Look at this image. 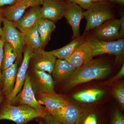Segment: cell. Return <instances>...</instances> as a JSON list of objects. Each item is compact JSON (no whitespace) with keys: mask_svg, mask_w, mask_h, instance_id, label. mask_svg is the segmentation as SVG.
Wrapping results in <instances>:
<instances>
[{"mask_svg":"<svg viewBox=\"0 0 124 124\" xmlns=\"http://www.w3.org/2000/svg\"><path fill=\"white\" fill-rule=\"evenodd\" d=\"M110 66L100 60H88L76 69L66 81L65 88L69 89L78 85L106 77L110 72Z\"/></svg>","mask_w":124,"mask_h":124,"instance_id":"cell-1","label":"cell"},{"mask_svg":"<svg viewBox=\"0 0 124 124\" xmlns=\"http://www.w3.org/2000/svg\"><path fill=\"white\" fill-rule=\"evenodd\" d=\"M48 113L37 110L26 104L16 106L7 103L0 109V120H9L17 124H26L35 118L42 119Z\"/></svg>","mask_w":124,"mask_h":124,"instance_id":"cell-2","label":"cell"},{"mask_svg":"<svg viewBox=\"0 0 124 124\" xmlns=\"http://www.w3.org/2000/svg\"><path fill=\"white\" fill-rule=\"evenodd\" d=\"M83 15L86 20L85 31L98 28L113 17L110 3L104 0L93 2Z\"/></svg>","mask_w":124,"mask_h":124,"instance_id":"cell-3","label":"cell"},{"mask_svg":"<svg viewBox=\"0 0 124 124\" xmlns=\"http://www.w3.org/2000/svg\"><path fill=\"white\" fill-rule=\"evenodd\" d=\"M86 41L90 46L93 57L107 54L115 55L116 58L118 59L124 55V39L123 38L113 41H104L89 37L86 38Z\"/></svg>","mask_w":124,"mask_h":124,"instance_id":"cell-4","label":"cell"},{"mask_svg":"<svg viewBox=\"0 0 124 124\" xmlns=\"http://www.w3.org/2000/svg\"><path fill=\"white\" fill-rule=\"evenodd\" d=\"M2 23V32L5 41L12 46L16 51V62L18 65H20L23 60V54L25 45L22 32L17 28L14 23L4 18Z\"/></svg>","mask_w":124,"mask_h":124,"instance_id":"cell-5","label":"cell"},{"mask_svg":"<svg viewBox=\"0 0 124 124\" xmlns=\"http://www.w3.org/2000/svg\"><path fill=\"white\" fill-rule=\"evenodd\" d=\"M29 76L31 85L35 95L56 93L54 89V81L50 74L43 71L31 69Z\"/></svg>","mask_w":124,"mask_h":124,"instance_id":"cell-6","label":"cell"},{"mask_svg":"<svg viewBox=\"0 0 124 124\" xmlns=\"http://www.w3.org/2000/svg\"><path fill=\"white\" fill-rule=\"evenodd\" d=\"M40 12L43 19L54 23L64 17L69 3L64 0H43Z\"/></svg>","mask_w":124,"mask_h":124,"instance_id":"cell-7","label":"cell"},{"mask_svg":"<svg viewBox=\"0 0 124 124\" xmlns=\"http://www.w3.org/2000/svg\"><path fill=\"white\" fill-rule=\"evenodd\" d=\"M56 58L43 49L33 50L31 54L29 65L31 69L53 73Z\"/></svg>","mask_w":124,"mask_h":124,"instance_id":"cell-8","label":"cell"},{"mask_svg":"<svg viewBox=\"0 0 124 124\" xmlns=\"http://www.w3.org/2000/svg\"><path fill=\"white\" fill-rule=\"evenodd\" d=\"M85 111L78 106L69 102L65 106L48 111L54 119L62 124H76Z\"/></svg>","mask_w":124,"mask_h":124,"instance_id":"cell-9","label":"cell"},{"mask_svg":"<svg viewBox=\"0 0 124 124\" xmlns=\"http://www.w3.org/2000/svg\"><path fill=\"white\" fill-rule=\"evenodd\" d=\"M15 103L19 105L26 104L37 110L47 111L46 108L42 106L36 99L28 72L27 73L22 89L14 99L13 104Z\"/></svg>","mask_w":124,"mask_h":124,"instance_id":"cell-10","label":"cell"},{"mask_svg":"<svg viewBox=\"0 0 124 124\" xmlns=\"http://www.w3.org/2000/svg\"><path fill=\"white\" fill-rule=\"evenodd\" d=\"M33 50L25 45L23 50V57L20 67L18 69L15 86L13 91L7 97V103L12 104L16 96L22 90L29 66V62Z\"/></svg>","mask_w":124,"mask_h":124,"instance_id":"cell-11","label":"cell"},{"mask_svg":"<svg viewBox=\"0 0 124 124\" xmlns=\"http://www.w3.org/2000/svg\"><path fill=\"white\" fill-rule=\"evenodd\" d=\"M43 0H18L14 4L2 10L5 18L12 22L19 20L29 7L42 5Z\"/></svg>","mask_w":124,"mask_h":124,"instance_id":"cell-12","label":"cell"},{"mask_svg":"<svg viewBox=\"0 0 124 124\" xmlns=\"http://www.w3.org/2000/svg\"><path fill=\"white\" fill-rule=\"evenodd\" d=\"M119 19H114L99 27L92 37L100 40L113 41L119 39Z\"/></svg>","mask_w":124,"mask_h":124,"instance_id":"cell-13","label":"cell"},{"mask_svg":"<svg viewBox=\"0 0 124 124\" xmlns=\"http://www.w3.org/2000/svg\"><path fill=\"white\" fill-rule=\"evenodd\" d=\"M40 9V6L31 7L19 20L13 23L20 31L36 26L43 19L41 14Z\"/></svg>","mask_w":124,"mask_h":124,"instance_id":"cell-14","label":"cell"},{"mask_svg":"<svg viewBox=\"0 0 124 124\" xmlns=\"http://www.w3.org/2000/svg\"><path fill=\"white\" fill-rule=\"evenodd\" d=\"M84 11L80 6L74 3H69V6L64 17L72 29L74 39L80 36V24L84 18Z\"/></svg>","mask_w":124,"mask_h":124,"instance_id":"cell-15","label":"cell"},{"mask_svg":"<svg viewBox=\"0 0 124 124\" xmlns=\"http://www.w3.org/2000/svg\"><path fill=\"white\" fill-rule=\"evenodd\" d=\"M18 64L16 61L10 67L1 72L3 94L8 97L13 91L17 73Z\"/></svg>","mask_w":124,"mask_h":124,"instance_id":"cell-16","label":"cell"},{"mask_svg":"<svg viewBox=\"0 0 124 124\" xmlns=\"http://www.w3.org/2000/svg\"><path fill=\"white\" fill-rule=\"evenodd\" d=\"M37 95L38 102L45 105L47 112L62 108L69 103L64 97L56 93H45Z\"/></svg>","mask_w":124,"mask_h":124,"instance_id":"cell-17","label":"cell"},{"mask_svg":"<svg viewBox=\"0 0 124 124\" xmlns=\"http://www.w3.org/2000/svg\"><path fill=\"white\" fill-rule=\"evenodd\" d=\"M93 57L90 46L85 41L78 47L66 60L77 69L85 62L92 59Z\"/></svg>","mask_w":124,"mask_h":124,"instance_id":"cell-18","label":"cell"},{"mask_svg":"<svg viewBox=\"0 0 124 124\" xmlns=\"http://www.w3.org/2000/svg\"><path fill=\"white\" fill-rule=\"evenodd\" d=\"M76 69V68L67 60L59 58L56 59L52 73L54 81H66Z\"/></svg>","mask_w":124,"mask_h":124,"instance_id":"cell-19","label":"cell"},{"mask_svg":"<svg viewBox=\"0 0 124 124\" xmlns=\"http://www.w3.org/2000/svg\"><path fill=\"white\" fill-rule=\"evenodd\" d=\"M86 37L85 33H84L82 36L75 38L65 46L49 52L56 58L66 60L70 56L78 47L86 41Z\"/></svg>","mask_w":124,"mask_h":124,"instance_id":"cell-20","label":"cell"},{"mask_svg":"<svg viewBox=\"0 0 124 124\" xmlns=\"http://www.w3.org/2000/svg\"><path fill=\"white\" fill-rule=\"evenodd\" d=\"M104 94V91L99 89H91L81 91L72 95L75 100L81 102H94L100 100Z\"/></svg>","mask_w":124,"mask_h":124,"instance_id":"cell-21","label":"cell"},{"mask_svg":"<svg viewBox=\"0 0 124 124\" xmlns=\"http://www.w3.org/2000/svg\"><path fill=\"white\" fill-rule=\"evenodd\" d=\"M38 25L30 29L20 31L22 34L26 45L33 50L42 49L40 39L38 33Z\"/></svg>","mask_w":124,"mask_h":124,"instance_id":"cell-22","label":"cell"},{"mask_svg":"<svg viewBox=\"0 0 124 124\" xmlns=\"http://www.w3.org/2000/svg\"><path fill=\"white\" fill-rule=\"evenodd\" d=\"M55 27L54 23L47 19H43L38 24V33L43 49L50 40L51 33Z\"/></svg>","mask_w":124,"mask_h":124,"instance_id":"cell-23","label":"cell"},{"mask_svg":"<svg viewBox=\"0 0 124 124\" xmlns=\"http://www.w3.org/2000/svg\"><path fill=\"white\" fill-rule=\"evenodd\" d=\"M17 57V54L13 46L9 42L5 41L1 70L7 69L13 64L16 61Z\"/></svg>","mask_w":124,"mask_h":124,"instance_id":"cell-24","label":"cell"},{"mask_svg":"<svg viewBox=\"0 0 124 124\" xmlns=\"http://www.w3.org/2000/svg\"><path fill=\"white\" fill-rule=\"evenodd\" d=\"M98 115L95 112L84 111L76 124H100Z\"/></svg>","mask_w":124,"mask_h":124,"instance_id":"cell-25","label":"cell"},{"mask_svg":"<svg viewBox=\"0 0 124 124\" xmlns=\"http://www.w3.org/2000/svg\"><path fill=\"white\" fill-rule=\"evenodd\" d=\"M113 93L122 108H124V86L122 83H119L113 88Z\"/></svg>","mask_w":124,"mask_h":124,"instance_id":"cell-26","label":"cell"},{"mask_svg":"<svg viewBox=\"0 0 124 124\" xmlns=\"http://www.w3.org/2000/svg\"><path fill=\"white\" fill-rule=\"evenodd\" d=\"M110 124H124V116L119 109H116L112 113Z\"/></svg>","mask_w":124,"mask_h":124,"instance_id":"cell-27","label":"cell"},{"mask_svg":"<svg viewBox=\"0 0 124 124\" xmlns=\"http://www.w3.org/2000/svg\"><path fill=\"white\" fill-rule=\"evenodd\" d=\"M69 3L78 5L82 8L87 9L93 2V0H64Z\"/></svg>","mask_w":124,"mask_h":124,"instance_id":"cell-28","label":"cell"},{"mask_svg":"<svg viewBox=\"0 0 124 124\" xmlns=\"http://www.w3.org/2000/svg\"><path fill=\"white\" fill-rule=\"evenodd\" d=\"M4 36L2 32V34L0 38V87H2L1 77V68L4 54V46L5 42Z\"/></svg>","mask_w":124,"mask_h":124,"instance_id":"cell-29","label":"cell"},{"mask_svg":"<svg viewBox=\"0 0 124 124\" xmlns=\"http://www.w3.org/2000/svg\"><path fill=\"white\" fill-rule=\"evenodd\" d=\"M42 119L44 120L45 124H62L55 120L49 113Z\"/></svg>","mask_w":124,"mask_h":124,"instance_id":"cell-30","label":"cell"},{"mask_svg":"<svg viewBox=\"0 0 124 124\" xmlns=\"http://www.w3.org/2000/svg\"><path fill=\"white\" fill-rule=\"evenodd\" d=\"M120 25L119 36V39H122L124 35V16L123 14L119 19Z\"/></svg>","mask_w":124,"mask_h":124,"instance_id":"cell-31","label":"cell"},{"mask_svg":"<svg viewBox=\"0 0 124 124\" xmlns=\"http://www.w3.org/2000/svg\"><path fill=\"white\" fill-rule=\"evenodd\" d=\"M124 63L122 64V67L121 68L120 70L118 73L116 74L115 76L111 80V82H115L116 81H117L118 79L122 78L124 77Z\"/></svg>","mask_w":124,"mask_h":124,"instance_id":"cell-32","label":"cell"},{"mask_svg":"<svg viewBox=\"0 0 124 124\" xmlns=\"http://www.w3.org/2000/svg\"><path fill=\"white\" fill-rule=\"evenodd\" d=\"M18 0H0V8L6 5H11L17 2Z\"/></svg>","mask_w":124,"mask_h":124,"instance_id":"cell-33","label":"cell"},{"mask_svg":"<svg viewBox=\"0 0 124 124\" xmlns=\"http://www.w3.org/2000/svg\"><path fill=\"white\" fill-rule=\"evenodd\" d=\"M4 17L3 15L2 10L0 8V38L2 34V28H1V23L3 22V19Z\"/></svg>","mask_w":124,"mask_h":124,"instance_id":"cell-34","label":"cell"},{"mask_svg":"<svg viewBox=\"0 0 124 124\" xmlns=\"http://www.w3.org/2000/svg\"><path fill=\"white\" fill-rule=\"evenodd\" d=\"M105 1L109 2H113L119 4L124 5V0H104Z\"/></svg>","mask_w":124,"mask_h":124,"instance_id":"cell-35","label":"cell"},{"mask_svg":"<svg viewBox=\"0 0 124 124\" xmlns=\"http://www.w3.org/2000/svg\"><path fill=\"white\" fill-rule=\"evenodd\" d=\"M4 94L2 93V91L0 90V104H1V103L3 101L4 99Z\"/></svg>","mask_w":124,"mask_h":124,"instance_id":"cell-36","label":"cell"},{"mask_svg":"<svg viewBox=\"0 0 124 124\" xmlns=\"http://www.w3.org/2000/svg\"><path fill=\"white\" fill-rule=\"evenodd\" d=\"M93 2H99V1H104V0H93Z\"/></svg>","mask_w":124,"mask_h":124,"instance_id":"cell-37","label":"cell"},{"mask_svg":"<svg viewBox=\"0 0 124 124\" xmlns=\"http://www.w3.org/2000/svg\"><path fill=\"white\" fill-rule=\"evenodd\" d=\"M39 124H43V123H42V122H40Z\"/></svg>","mask_w":124,"mask_h":124,"instance_id":"cell-38","label":"cell"}]
</instances>
